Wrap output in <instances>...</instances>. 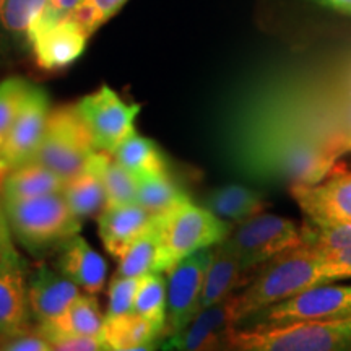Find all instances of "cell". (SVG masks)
Instances as JSON below:
<instances>
[{"label": "cell", "mask_w": 351, "mask_h": 351, "mask_svg": "<svg viewBox=\"0 0 351 351\" xmlns=\"http://www.w3.org/2000/svg\"><path fill=\"white\" fill-rule=\"evenodd\" d=\"M330 283L322 256L306 245L285 251L265 263L234 301L236 324L257 311L315 285Z\"/></svg>", "instance_id": "cell-1"}, {"label": "cell", "mask_w": 351, "mask_h": 351, "mask_svg": "<svg viewBox=\"0 0 351 351\" xmlns=\"http://www.w3.org/2000/svg\"><path fill=\"white\" fill-rule=\"evenodd\" d=\"M219 351H351V317L232 328Z\"/></svg>", "instance_id": "cell-2"}, {"label": "cell", "mask_w": 351, "mask_h": 351, "mask_svg": "<svg viewBox=\"0 0 351 351\" xmlns=\"http://www.w3.org/2000/svg\"><path fill=\"white\" fill-rule=\"evenodd\" d=\"M2 202L10 231L33 254L59 251L82 230V219L70 210L62 192Z\"/></svg>", "instance_id": "cell-3"}, {"label": "cell", "mask_w": 351, "mask_h": 351, "mask_svg": "<svg viewBox=\"0 0 351 351\" xmlns=\"http://www.w3.org/2000/svg\"><path fill=\"white\" fill-rule=\"evenodd\" d=\"M158 257L155 271L166 274L178 262L200 249L213 247L230 234V230L208 208L191 200L156 219Z\"/></svg>", "instance_id": "cell-4"}, {"label": "cell", "mask_w": 351, "mask_h": 351, "mask_svg": "<svg viewBox=\"0 0 351 351\" xmlns=\"http://www.w3.org/2000/svg\"><path fill=\"white\" fill-rule=\"evenodd\" d=\"M95 152L90 132L75 106H64L49 114L43 142L33 161L69 182L85 171Z\"/></svg>", "instance_id": "cell-5"}, {"label": "cell", "mask_w": 351, "mask_h": 351, "mask_svg": "<svg viewBox=\"0 0 351 351\" xmlns=\"http://www.w3.org/2000/svg\"><path fill=\"white\" fill-rule=\"evenodd\" d=\"M351 317V285H315L287 300L257 311L236 324V328L288 326L311 320Z\"/></svg>", "instance_id": "cell-6"}, {"label": "cell", "mask_w": 351, "mask_h": 351, "mask_svg": "<svg viewBox=\"0 0 351 351\" xmlns=\"http://www.w3.org/2000/svg\"><path fill=\"white\" fill-rule=\"evenodd\" d=\"M302 243L301 228L293 219L271 213H258L241 221L223 244L238 257L245 271L257 270L285 251L295 249Z\"/></svg>", "instance_id": "cell-7"}, {"label": "cell", "mask_w": 351, "mask_h": 351, "mask_svg": "<svg viewBox=\"0 0 351 351\" xmlns=\"http://www.w3.org/2000/svg\"><path fill=\"white\" fill-rule=\"evenodd\" d=\"M78 116L85 122L96 152H114L135 132L138 104H127L109 86H101L96 93L86 95L77 104Z\"/></svg>", "instance_id": "cell-8"}, {"label": "cell", "mask_w": 351, "mask_h": 351, "mask_svg": "<svg viewBox=\"0 0 351 351\" xmlns=\"http://www.w3.org/2000/svg\"><path fill=\"white\" fill-rule=\"evenodd\" d=\"M213 247L200 249L166 271L165 337L181 332L199 313V301Z\"/></svg>", "instance_id": "cell-9"}, {"label": "cell", "mask_w": 351, "mask_h": 351, "mask_svg": "<svg viewBox=\"0 0 351 351\" xmlns=\"http://www.w3.org/2000/svg\"><path fill=\"white\" fill-rule=\"evenodd\" d=\"M49 114V96L43 88L32 86L5 142L0 145V184L12 169L32 163L43 142Z\"/></svg>", "instance_id": "cell-10"}, {"label": "cell", "mask_w": 351, "mask_h": 351, "mask_svg": "<svg viewBox=\"0 0 351 351\" xmlns=\"http://www.w3.org/2000/svg\"><path fill=\"white\" fill-rule=\"evenodd\" d=\"M333 169L320 182L289 189L306 221L351 223V171Z\"/></svg>", "instance_id": "cell-11"}, {"label": "cell", "mask_w": 351, "mask_h": 351, "mask_svg": "<svg viewBox=\"0 0 351 351\" xmlns=\"http://www.w3.org/2000/svg\"><path fill=\"white\" fill-rule=\"evenodd\" d=\"M339 156L328 143H317L314 140L285 135L276 138L271 155L275 169L293 184H315L322 181L335 168Z\"/></svg>", "instance_id": "cell-12"}, {"label": "cell", "mask_w": 351, "mask_h": 351, "mask_svg": "<svg viewBox=\"0 0 351 351\" xmlns=\"http://www.w3.org/2000/svg\"><path fill=\"white\" fill-rule=\"evenodd\" d=\"M234 296V295H232ZM232 296L219 304L205 307L192 317L181 332L165 337L161 351H219L236 327Z\"/></svg>", "instance_id": "cell-13"}, {"label": "cell", "mask_w": 351, "mask_h": 351, "mask_svg": "<svg viewBox=\"0 0 351 351\" xmlns=\"http://www.w3.org/2000/svg\"><path fill=\"white\" fill-rule=\"evenodd\" d=\"M80 287L47 265H38L28 278V300L39 324L57 317L80 298Z\"/></svg>", "instance_id": "cell-14"}, {"label": "cell", "mask_w": 351, "mask_h": 351, "mask_svg": "<svg viewBox=\"0 0 351 351\" xmlns=\"http://www.w3.org/2000/svg\"><path fill=\"white\" fill-rule=\"evenodd\" d=\"M156 219L138 204L109 207L99 215L101 241L111 256L121 258L156 225Z\"/></svg>", "instance_id": "cell-15"}, {"label": "cell", "mask_w": 351, "mask_h": 351, "mask_svg": "<svg viewBox=\"0 0 351 351\" xmlns=\"http://www.w3.org/2000/svg\"><path fill=\"white\" fill-rule=\"evenodd\" d=\"M57 270L75 282L88 295L103 291L108 278V263L82 236H73L59 247Z\"/></svg>", "instance_id": "cell-16"}, {"label": "cell", "mask_w": 351, "mask_h": 351, "mask_svg": "<svg viewBox=\"0 0 351 351\" xmlns=\"http://www.w3.org/2000/svg\"><path fill=\"white\" fill-rule=\"evenodd\" d=\"M88 34L75 21L67 19L33 38L32 46L39 67L59 70L75 62L85 51Z\"/></svg>", "instance_id": "cell-17"}, {"label": "cell", "mask_w": 351, "mask_h": 351, "mask_svg": "<svg viewBox=\"0 0 351 351\" xmlns=\"http://www.w3.org/2000/svg\"><path fill=\"white\" fill-rule=\"evenodd\" d=\"M32 317L28 278L23 262L0 271V337L12 339L28 332Z\"/></svg>", "instance_id": "cell-18"}, {"label": "cell", "mask_w": 351, "mask_h": 351, "mask_svg": "<svg viewBox=\"0 0 351 351\" xmlns=\"http://www.w3.org/2000/svg\"><path fill=\"white\" fill-rule=\"evenodd\" d=\"M254 271H245L238 257L223 244V241L213 245V256L205 274L204 287L199 301V311L205 307L219 304L221 301L232 296V293L241 287H245L254 276Z\"/></svg>", "instance_id": "cell-19"}, {"label": "cell", "mask_w": 351, "mask_h": 351, "mask_svg": "<svg viewBox=\"0 0 351 351\" xmlns=\"http://www.w3.org/2000/svg\"><path fill=\"white\" fill-rule=\"evenodd\" d=\"M104 317L95 295H82L57 317L41 322L36 330L51 343L72 337H101Z\"/></svg>", "instance_id": "cell-20"}, {"label": "cell", "mask_w": 351, "mask_h": 351, "mask_svg": "<svg viewBox=\"0 0 351 351\" xmlns=\"http://www.w3.org/2000/svg\"><path fill=\"white\" fill-rule=\"evenodd\" d=\"M54 171L39 163H26L12 169L2 181V200H26L62 192L65 187Z\"/></svg>", "instance_id": "cell-21"}, {"label": "cell", "mask_w": 351, "mask_h": 351, "mask_svg": "<svg viewBox=\"0 0 351 351\" xmlns=\"http://www.w3.org/2000/svg\"><path fill=\"white\" fill-rule=\"evenodd\" d=\"M119 165L137 179V182L168 176V163L161 148L150 138L134 134L114 152Z\"/></svg>", "instance_id": "cell-22"}, {"label": "cell", "mask_w": 351, "mask_h": 351, "mask_svg": "<svg viewBox=\"0 0 351 351\" xmlns=\"http://www.w3.org/2000/svg\"><path fill=\"white\" fill-rule=\"evenodd\" d=\"M101 339L108 348H134V346L163 339V327L135 313L116 315V317H104Z\"/></svg>", "instance_id": "cell-23"}, {"label": "cell", "mask_w": 351, "mask_h": 351, "mask_svg": "<svg viewBox=\"0 0 351 351\" xmlns=\"http://www.w3.org/2000/svg\"><path fill=\"white\" fill-rule=\"evenodd\" d=\"M205 204L210 212L217 215L218 218L231 219L236 223L256 217L265 208V202L258 192L245 186H239V184L215 189L207 197Z\"/></svg>", "instance_id": "cell-24"}, {"label": "cell", "mask_w": 351, "mask_h": 351, "mask_svg": "<svg viewBox=\"0 0 351 351\" xmlns=\"http://www.w3.org/2000/svg\"><path fill=\"white\" fill-rule=\"evenodd\" d=\"M62 194L70 210L80 219L98 217L108 208V194L103 179L88 165L82 174L65 184Z\"/></svg>", "instance_id": "cell-25"}, {"label": "cell", "mask_w": 351, "mask_h": 351, "mask_svg": "<svg viewBox=\"0 0 351 351\" xmlns=\"http://www.w3.org/2000/svg\"><path fill=\"white\" fill-rule=\"evenodd\" d=\"M88 166H91L103 179L108 194V208L137 204V179L119 165L114 155L106 152H95L88 161Z\"/></svg>", "instance_id": "cell-26"}, {"label": "cell", "mask_w": 351, "mask_h": 351, "mask_svg": "<svg viewBox=\"0 0 351 351\" xmlns=\"http://www.w3.org/2000/svg\"><path fill=\"white\" fill-rule=\"evenodd\" d=\"M186 202H189V195L168 176L138 182L137 204L155 218L165 217Z\"/></svg>", "instance_id": "cell-27"}, {"label": "cell", "mask_w": 351, "mask_h": 351, "mask_svg": "<svg viewBox=\"0 0 351 351\" xmlns=\"http://www.w3.org/2000/svg\"><path fill=\"white\" fill-rule=\"evenodd\" d=\"M47 0H0V21L8 32L25 34L32 43Z\"/></svg>", "instance_id": "cell-28"}, {"label": "cell", "mask_w": 351, "mask_h": 351, "mask_svg": "<svg viewBox=\"0 0 351 351\" xmlns=\"http://www.w3.org/2000/svg\"><path fill=\"white\" fill-rule=\"evenodd\" d=\"M302 245L320 256L341 252L351 247V223H311L301 228Z\"/></svg>", "instance_id": "cell-29"}, {"label": "cell", "mask_w": 351, "mask_h": 351, "mask_svg": "<svg viewBox=\"0 0 351 351\" xmlns=\"http://www.w3.org/2000/svg\"><path fill=\"white\" fill-rule=\"evenodd\" d=\"M134 313L163 327L166 322V280L160 271L143 275L135 295Z\"/></svg>", "instance_id": "cell-30"}, {"label": "cell", "mask_w": 351, "mask_h": 351, "mask_svg": "<svg viewBox=\"0 0 351 351\" xmlns=\"http://www.w3.org/2000/svg\"><path fill=\"white\" fill-rule=\"evenodd\" d=\"M158 257V231L156 225L145 232L137 243L119 258L116 275L124 278H140V276L155 271Z\"/></svg>", "instance_id": "cell-31"}, {"label": "cell", "mask_w": 351, "mask_h": 351, "mask_svg": "<svg viewBox=\"0 0 351 351\" xmlns=\"http://www.w3.org/2000/svg\"><path fill=\"white\" fill-rule=\"evenodd\" d=\"M32 86V83L20 77L7 78L0 83V145L5 142Z\"/></svg>", "instance_id": "cell-32"}, {"label": "cell", "mask_w": 351, "mask_h": 351, "mask_svg": "<svg viewBox=\"0 0 351 351\" xmlns=\"http://www.w3.org/2000/svg\"><path fill=\"white\" fill-rule=\"evenodd\" d=\"M125 2L127 0H83L70 15V20L75 21L90 38L99 26L112 19L125 5Z\"/></svg>", "instance_id": "cell-33"}, {"label": "cell", "mask_w": 351, "mask_h": 351, "mask_svg": "<svg viewBox=\"0 0 351 351\" xmlns=\"http://www.w3.org/2000/svg\"><path fill=\"white\" fill-rule=\"evenodd\" d=\"M140 278L114 276L108 291L106 317H116V315L134 313V302L140 285Z\"/></svg>", "instance_id": "cell-34"}, {"label": "cell", "mask_w": 351, "mask_h": 351, "mask_svg": "<svg viewBox=\"0 0 351 351\" xmlns=\"http://www.w3.org/2000/svg\"><path fill=\"white\" fill-rule=\"evenodd\" d=\"M82 2L83 0H47V7L46 10H44V15L41 21H39L34 36H36L38 33L46 32V29L52 28V26L62 23V21L70 19V15L77 10Z\"/></svg>", "instance_id": "cell-35"}, {"label": "cell", "mask_w": 351, "mask_h": 351, "mask_svg": "<svg viewBox=\"0 0 351 351\" xmlns=\"http://www.w3.org/2000/svg\"><path fill=\"white\" fill-rule=\"evenodd\" d=\"M330 148L337 156H343L346 153H351V91L350 99L346 101L343 112L337 125V130L330 137Z\"/></svg>", "instance_id": "cell-36"}, {"label": "cell", "mask_w": 351, "mask_h": 351, "mask_svg": "<svg viewBox=\"0 0 351 351\" xmlns=\"http://www.w3.org/2000/svg\"><path fill=\"white\" fill-rule=\"evenodd\" d=\"M0 351H52V343L38 330L23 332L7 339Z\"/></svg>", "instance_id": "cell-37"}, {"label": "cell", "mask_w": 351, "mask_h": 351, "mask_svg": "<svg viewBox=\"0 0 351 351\" xmlns=\"http://www.w3.org/2000/svg\"><path fill=\"white\" fill-rule=\"evenodd\" d=\"M328 280L335 283L337 280L351 278V247L341 252H333L322 256Z\"/></svg>", "instance_id": "cell-38"}, {"label": "cell", "mask_w": 351, "mask_h": 351, "mask_svg": "<svg viewBox=\"0 0 351 351\" xmlns=\"http://www.w3.org/2000/svg\"><path fill=\"white\" fill-rule=\"evenodd\" d=\"M23 262L25 261L21 258L20 254L16 252L15 245H13L10 226H8L5 212H3V217L0 218V271Z\"/></svg>", "instance_id": "cell-39"}, {"label": "cell", "mask_w": 351, "mask_h": 351, "mask_svg": "<svg viewBox=\"0 0 351 351\" xmlns=\"http://www.w3.org/2000/svg\"><path fill=\"white\" fill-rule=\"evenodd\" d=\"M101 337H72L52 343V351H106Z\"/></svg>", "instance_id": "cell-40"}, {"label": "cell", "mask_w": 351, "mask_h": 351, "mask_svg": "<svg viewBox=\"0 0 351 351\" xmlns=\"http://www.w3.org/2000/svg\"><path fill=\"white\" fill-rule=\"evenodd\" d=\"M317 2L343 15H351V0H317Z\"/></svg>", "instance_id": "cell-41"}, {"label": "cell", "mask_w": 351, "mask_h": 351, "mask_svg": "<svg viewBox=\"0 0 351 351\" xmlns=\"http://www.w3.org/2000/svg\"><path fill=\"white\" fill-rule=\"evenodd\" d=\"M161 341L163 339L160 340H153L150 343H145V345H140V346H134V348H124V350H112V348H108L106 351H158L161 346Z\"/></svg>", "instance_id": "cell-42"}, {"label": "cell", "mask_w": 351, "mask_h": 351, "mask_svg": "<svg viewBox=\"0 0 351 351\" xmlns=\"http://www.w3.org/2000/svg\"><path fill=\"white\" fill-rule=\"evenodd\" d=\"M3 217V202H2V184H0V218Z\"/></svg>", "instance_id": "cell-43"}]
</instances>
